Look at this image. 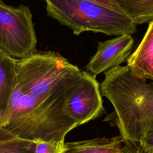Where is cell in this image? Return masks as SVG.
<instances>
[{
  "instance_id": "cell-1",
  "label": "cell",
  "mask_w": 153,
  "mask_h": 153,
  "mask_svg": "<svg viewBox=\"0 0 153 153\" xmlns=\"http://www.w3.org/2000/svg\"><path fill=\"white\" fill-rule=\"evenodd\" d=\"M78 78L56 87L44 97L25 94L16 84L2 127L22 139L65 140L66 134L78 127L64 110L66 91Z\"/></svg>"
},
{
  "instance_id": "cell-2",
  "label": "cell",
  "mask_w": 153,
  "mask_h": 153,
  "mask_svg": "<svg viewBox=\"0 0 153 153\" xmlns=\"http://www.w3.org/2000/svg\"><path fill=\"white\" fill-rule=\"evenodd\" d=\"M99 87L114 107L111 117L120 136L124 141L139 142L153 121V82L120 65L105 72Z\"/></svg>"
},
{
  "instance_id": "cell-3",
  "label": "cell",
  "mask_w": 153,
  "mask_h": 153,
  "mask_svg": "<svg viewBox=\"0 0 153 153\" xmlns=\"http://www.w3.org/2000/svg\"><path fill=\"white\" fill-rule=\"evenodd\" d=\"M47 15L69 27L75 35L85 32L109 36L133 34L137 25L124 13L89 0H44Z\"/></svg>"
},
{
  "instance_id": "cell-4",
  "label": "cell",
  "mask_w": 153,
  "mask_h": 153,
  "mask_svg": "<svg viewBox=\"0 0 153 153\" xmlns=\"http://www.w3.org/2000/svg\"><path fill=\"white\" fill-rule=\"evenodd\" d=\"M17 85L24 93L44 97L56 87L78 78L79 68L59 53L35 51L29 56L16 59Z\"/></svg>"
},
{
  "instance_id": "cell-5",
  "label": "cell",
  "mask_w": 153,
  "mask_h": 153,
  "mask_svg": "<svg viewBox=\"0 0 153 153\" xmlns=\"http://www.w3.org/2000/svg\"><path fill=\"white\" fill-rule=\"evenodd\" d=\"M36 42L29 8L13 7L0 0V50L14 59H22L35 51Z\"/></svg>"
},
{
  "instance_id": "cell-6",
  "label": "cell",
  "mask_w": 153,
  "mask_h": 153,
  "mask_svg": "<svg viewBox=\"0 0 153 153\" xmlns=\"http://www.w3.org/2000/svg\"><path fill=\"white\" fill-rule=\"evenodd\" d=\"M99 85L96 76L83 71L67 88L64 110L78 126L97 118L105 112Z\"/></svg>"
},
{
  "instance_id": "cell-7",
  "label": "cell",
  "mask_w": 153,
  "mask_h": 153,
  "mask_svg": "<svg viewBox=\"0 0 153 153\" xmlns=\"http://www.w3.org/2000/svg\"><path fill=\"white\" fill-rule=\"evenodd\" d=\"M133 44V38L130 34L98 42L97 51L85 66L86 71L96 76L101 72L120 66L127 60Z\"/></svg>"
},
{
  "instance_id": "cell-8",
  "label": "cell",
  "mask_w": 153,
  "mask_h": 153,
  "mask_svg": "<svg viewBox=\"0 0 153 153\" xmlns=\"http://www.w3.org/2000/svg\"><path fill=\"white\" fill-rule=\"evenodd\" d=\"M127 66L136 76L153 80V20L140 43L127 59Z\"/></svg>"
},
{
  "instance_id": "cell-9",
  "label": "cell",
  "mask_w": 153,
  "mask_h": 153,
  "mask_svg": "<svg viewBox=\"0 0 153 153\" xmlns=\"http://www.w3.org/2000/svg\"><path fill=\"white\" fill-rule=\"evenodd\" d=\"M17 79L16 59L0 50V117L4 120L3 125Z\"/></svg>"
},
{
  "instance_id": "cell-10",
  "label": "cell",
  "mask_w": 153,
  "mask_h": 153,
  "mask_svg": "<svg viewBox=\"0 0 153 153\" xmlns=\"http://www.w3.org/2000/svg\"><path fill=\"white\" fill-rule=\"evenodd\" d=\"M124 142L119 136L67 142L65 153H123Z\"/></svg>"
},
{
  "instance_id": "cell-11",
  "label": "cell",
  "mask_w": 153,
  "mask_h": 153,
  "mask_svg": "<svg viewBox=\"0 0 153 153\" xmlns=\"http://www.w3.org/2000/svg\"><path fill=\"white\" fill-rule=\"evenodd\" d=\"M123 13L136 25L149 23L153 20V0H116Z\"/></svg>"
},
{
  "instance_id": "cell-12",
  "label": "cell",
  "mask_w": 153,
  "mask_h": 153,
  "mask_svg": "<svg viewBox=\"0 0 153 153\" xmlns=\"http://www.w3.org/2000/svg\"><path fill=\"white\" fill-rule=\"evenodd\" d=\"M36 142L20 138L0 142V153H35Z\"/></svg>"
},
{
  "instance_id": "cell-13",
  "label": "cell",
  "mask_w": 153,
  "mask_h": 153,
  "mask_svg": "<svg viewBox=\"0 0 153 153\" xmlns=\"http://www.w3.org/2000/svg\"><path fill=\"white\" fill-rule=\"evenodd\" d=\"M35 153H65L67 151L65 140L45 141L36 140Z\"/></svg>"
},
{
  "instance_id": "cell-14",
  "label": "cell",
  "mask_w": 153,
  "mask_h": 153,
  "mask_svg": "<svg viewBox=\"0 0 153 153\" xmlns=\"http://www.w3.org/2000/svg\"><path fill=\"white\" fill-rule=\"evenodd\" d=\"M139 143L147 153H153V121L142 134Z\"/></svg>"
},
{
  "instance_id": "cell-15",
  "label": "cell",
  "mask_w": 153,
  "mask_h": 153,
  "mask_svg": "<svg viewBox=\"0 0 153 153\" xmlns=\"http://www.w3.org/2000/svg\"><path fill=\"white\" fill-rule=\"evenodd\" d=\"M89 1L94 2L97 4H99L102 6H104L106 8H110L114 11L123 13L121 9L118 5L116 0H89Z\"/></svg>"
},
{
  "instance_id": "cell-16",
  "label": "cell",
  "mask_w": 153,
  "mask_h": 153,
  "mask_svg": "<svg viewBox=\"0 0 153 153\" xmlns=\"http://www.w3.org/2000/svg\"><path fill=\"white\" fill-rule=\"evenodd\" d=\"M17 137L7 129L4 128L2 126H0V142L11 140Z\"/></svg>"
}]
</instances>
